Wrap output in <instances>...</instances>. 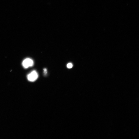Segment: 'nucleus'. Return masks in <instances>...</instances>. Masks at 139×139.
Returning <instances> with one entry per match:
<instances>
[{"label": "nucleus", "mask_w": 139, "mask_h": 139, "mask_svg": "<svg viewBox=\"0 0 139 139\" xmlns=\"http://www.w3.org/2000/svg\"><path fill=\"white\" fill-rule=\"evenodd\" d=\"M39 75L38 73L35 70L31 72L27 75L28 80L30 81L34 82L38 78Z\"/></svg>", "instance_id": "2"}, {"label": "nucleus", "mask_w": 139, "mask_h": 139, "mask_svg": "<svg viewBox=\"0 0 139 139\" xmlns=\"http://www.w3.org/2000/svg\"><path fill=\"white\" fill-rule=\"evenodd\" d=\"M73 66V65L71 63H69V64H68L67 65V68L69 69L72 68V67Z\"/></svg>", "instance_id": "3"}, {"label": "nucleus", "mask_w": 139, "mask_h": 139, "mask_svg": "<svg viewBox=\"0 0 139 139\" xmlns=\"http://www.w3.org/2000/svg\"><path fill=\"white\" fill-rule=\"evenodd\" d=\"M34 65V62L32 59L29 58H27L24 59L22 63L23 67L27 69L29 67L33 66Z\"/></svg>", "instance_id": "1"}, {"label": "nucleus", "mask_w": 139, "mask_h": 139, "mask_svg": "<svg viewBox=\"0 0 139 139\" xmlns=\"http://www.w3.org/2000/svg\"><path fill=\"white\" fill-rule=\"evenodd\" d=\"M44 73L46 74L47 73V69H44Z\"/></svg>", "instance_id": "4"}]
</instances>
